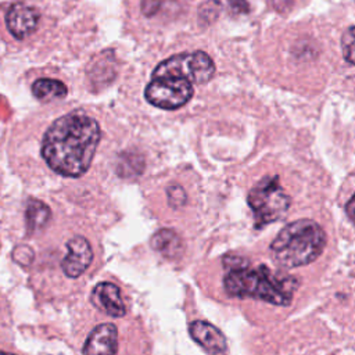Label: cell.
<instances>
[{"instance_id":"5bb4252c","label":"cell","mask_w":355,"mask_h":355,"mask_svg":"<svg viewBox=\"0 0 355 355\" xmlns=\"http://www.w3.org/2000/svg\"><path fill=\"white\" fill-rule=\"evenodd\" d=\"M25 215H26V227L32 233V232H36L47 225L51 212H50V208L44 202L31 198L28 201Z\"/></svg>"},{"instance_id":"8fae6325","label":"cell","mask_w":355,"mask_h":355,"mask_svg":"<svg viewBox=\"0 0 355 355\" xmlns=\"http://www.w3.org/2000/svg\"><path fill=\"white\" fill-rule=\"evenodd\" d=\"M191 338L211 354H220L226 349V338L214 324L204 320H194L189 326Z\"/></svg>"},{"instance_id":"5b68a950","label":"cell","mask_w":355,"mask_h":355,"mask_svg":"<svg viewBox=\"0 0 355 355\" xmlns=\"http://www.w3.org/2000/svg\"><path fill=\"white\" fill-rule=\"evenodd\" d=\"M215 73L212 58L204 51L182 53L159 62L153 71V78L173 76L187 79L190 83L201 85L211 80Z\"/></svg>"},{"instance_id":"7c38bea8","label":"cell","mask_w":355,"mask_h":355,"mask_svg":"<svg viewBox=\"0 0 355 355\" xmlns=\"http://www.w3.org/2000/svg\"><path fill=\"white\" fill-rule=\"evenodd\" d=\"M151 248L159 252L162 257L175 259L179 258L184 251V244L180 236L172 229H161L153 234L150 240Z\"/></svg>"},{"instance_id":"e0dca14e","label":"cell","mask_w":355,"mask_h":355,"mask_svg":"<svg viewBox=\"0 0 355 355\" xmlns=\"http://www.w3.org/2000/svg\"><path fill=\"white\" fill-rule=\"evenodd\" d=\"M168 1L171 0H141V11L147 17H154Z\"/></svg>"},{"instance_id":"30bf717a","label":"cell","mask_w":355,"mask_h":355,"mask_svg":"<svg viewBox=\"0 0 355 355\" xmlns=\"http://www.w3.org/2000/svg\"><path fill=\"white\" fill-rule=\"evenodd\" d=\"M92 304L112 318H122L126 313L119 287L110 282H101L93 288Z\"/></svg>"},{"instance_id":"ac0fdd59","label":"cell","mask_w":355,"mask_h":355,"mask_svg":"<svg viewBox=\"0 0 355 355\" xmlns=\"http://www.w3.org/2000/svg\"><path fill=\"white\" fill-rule=\"evenodd\" d=\"M232 10L237 14H247L250 11L248 0H227Z\"/></svg>"},{"instance_id":"ffe728a7","label":"cell","mask_w":355,"mask_h":355,"mask_svg":"<svg viewBox=\"0 0 355 355\" xmlns=\"http://www.w3.org/2000/svg\"><path fill=\"white\" fill-rule=\"evenodd\" d=\"M0 355H14V354H11V352H0Z\"/></svg>"},{"instance_id":"9c48e42d","label":"cell","mask_w":355,"mask_h":355,"mask_svg":"<svg viewBox=\"0 0 355 355\" xmlns=\"http://www.w3.org/2000/svg\"><path fill=\"white\" fill-rule=\"evenodd\" d=\"M118 330L112 323L96 326L83 345V355H116Z\"/></svg>"},{"instance_id":"52a82bcc","label":"cell","mask_w":355,"mask_h":355,"mask_svg":"<svg viewBox=\"0 0 355 355\" xmlns=\"http://www.w3.org/2000/svg\"><path fill=\"white\" fill-rule=\"evenodd\" d=\"M39 24V10L24 1L10 3L3 12L4 31L15 42H24L31 37L37 31Z\"/></svg>"},{"instance_id":"ba28073f","label":"cell","mask_w":355,"mask_h":355,"mask_svg":"<svg viewBox=\"0 0 355 355\" xmlns=\"http://www.w3.org/2000/svg\"><path fill=\"white\" fill-rule=\"evenodd\" d=\"M68 252L61 261L62 272L68 277L80 276L93 261V250L83 236H75L67 241Z\"/></svg>"},{"instance_id":"7a4b0ae2","label":"cell","mask_w":355,"mask_h":355,"mask_svg":"<svg viewBox=\"0 0 355 355\" xmlns=\"http://www.w3.org/2000/svg\"><path fill=\"white\" fill-rule=\"evenodd\" d=\"M223 286L230 297L255 298L273 305L287 306L298 287L293 276L273 273L268 266L255 268L239 265L229 269Z\"/></svg>"},{"instance_id":"277c9868","label":"cell","mask_w":355,"mask_h":355,"mask_svg":"<svg viewBox=\"0 0 355 355\" xmlns=\"http://www.w3.org/2000/svg\"><path fill=\"white\" fill-rule=\"evenodd\" d=\"M247 202L254 215L255 229L280 219L290 208V197L283 190L277 175L262 178L250 190Z\"/></svg>"},{"instance_id":"4fadbf2b","label":"cell","mask_w":355,"mask_h":355,"mask_svg":"<svg viewBox=\"0 0 355 355\" xmlns=\"http://www.w3.org/2000/svg\"><path fill=\"white\" fill-rule=\"evenodd\" d=\"M68 90L67 86L53 78H37L32 83V94L40 100V101H51V100H60L67 96Z\"/></svg>"},{"instance_id":"9a60e30c","label":"cell","mask_w":355,"mask_h":355,"mask_svg":"<svg viewBox=\"0 0 355 355\" xmlns=\"http://www.w3.org/2000/svg\"><path fill=\"white\" fill-rule=\"evenodd\" d=\"M166 197H168V202L172 208H178V207L184 205L186 200H187L184 190L180 186H176V184H172L166 189Z\"/></svg>"},{"instance_id":"8992f818","label":"cell","mask_w":355,"mask_h":355,"mask_svg":"<svg viewBox=\"0 0 355 355\" xmlns=\"http://www.w3.org/2000/svg\"><path fill=\"white\" fill-rule=\"evenodd\" d=\"M146 100L162 110H178L193 97V83L183 78H153L144 89Z\"/></svg>"},{"instance_id":"d6986e66","label":"cell","mask_w":355,"mask_h":355,"mask_svg":"<svg viewBox=\"0 0 355 355\" xmlns=\"http://www.w3.org/2000/svg\"><path fill=\"white\" fill-rule=\"evenodd\" d=\"M352 202H354V197H351L349 201H348V204H347V205H348L347 208H348V216H349V219L354 218V212H352V207H354V205H352Z\"/></svg>"},{"instance_id":"6da1fadb","label":"cell","mask_w":355,"mask_h":355,"mask_svg":"<svg viewBox=\"0 0 355 355\" xmlns=\"http://www.w3.org/2000/svg\"><path fill=\"white\" fill-rule=\"evenodd\" d=\"M100 136V126L94 118L80 112H68L46 129L40 153L55 173L79 178L89 169Z\"/></svg>"},{"instance_id":"2e32d148","label":"cell","mask_w":355,"mask_h":355,"mask_svg":"<svg viewBox=\"0 0 355 355\" xmlns=\"http://www.w3.org/2000/svg\"><path fill=\"white\" fill-rule=\"evenodd\" d=\"M343 53L345 60L352 65L354 64V26L351 25L343 36Z\"/></svg>"},{"instance_id":"3957f363","label":"cell","mask_w":355,"mask_h":355,"mask_svg":"<svg viewBox=\"0 0 355 355\" xmlns=\"http://www.w3.org/2000/svg\"><path fill=\"white\" fill-rule=\"evenodd\" d=\"M326 245V233L312 219H297L286 225L270 244L276 265L287 269L308 265L318 259Z\"/></svg>"}]
</instances>
